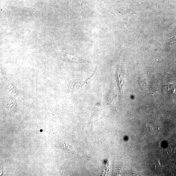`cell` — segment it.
<instances>
[{
	"label": "cell",
	"mask_w": 176,
	"mask_h": 176,
	"mask_svg": "<svg viewBox=\"0 0 176 176\" xmlns=\"http://www.w3.org/2000/svg\"><path fill=\"white\" fill-rule=\"evenodd\" d=\"M117 82L121 93L125 91V75L124 72L121 69H119L117 72Z\"/></svg>",
	"instance_id": "3957f363"
},
{
	"label": "cell",
	"mask_w": 176,
	"mask_h": 176,
	"mask_svg": "<svg viewBox=\"0 0 176 176\" xmlns=\"http://www.w3.org/2000/svg\"><path fill=\"white\" fill-rule=\"evenodd\" d=\"M116 98V94L115 92L113 93L111 95V96L109 97V100L111 103H112L114 102Z\"/></svg>",
	"instance_id": "5b68a950"
},
{
	"label": "cell",
	"mask_w": 176,
	"mask_h": 176,
	"mask_svg": "<svg viewBox=\"0 0 176 176\" xmlns=\"http://www.w3.org/2000/svg\"><path fill=\"white\" fill-rule=\"evenodd\" d=\"M94 74H94L92 75L91 77L87 80H86L85 82L80 83H72L70 86V88L72 90L74 91L85 89L86 88L88 87V86H89V83H90V81L92 78L93 77Z\"/></svg>",
	"instance_id": "7a4b0ae2"
},
{
	"label": "cell",
	"mask_w": 176,
	"mask_h": 176,
	"mask_svg": "<svg viewBox=\"0 0 176 176\" xmlns=\"http://www.w3.org/2000/svg\"><path fill=\"white\" fill-rule=\"evenodd\" d=\"M53 57L69 62L82 63L90 62V61L82 59L63 52L55 51L53 55Z\"/></svg>",
	"instance_id": "6da1fadb"
},
{
	"label": "cell",
	"mask_w": 176,
	"mask_h": 176,
	"mask_svg": "<svg viewBox=\"0 0 176 176\" xmlns=\"http://www.w3.org/2000/svg\"><path fill=\"white\" fill-rule=\"evenodd\" d=\"M58 146H60L62 149L66 151H69L72 153H74L75 150L72 148L71 146L67 142L63 141H60L59 142Z\"/></svg>",
	"instance_id": "277c9868"
}]
</instances>
